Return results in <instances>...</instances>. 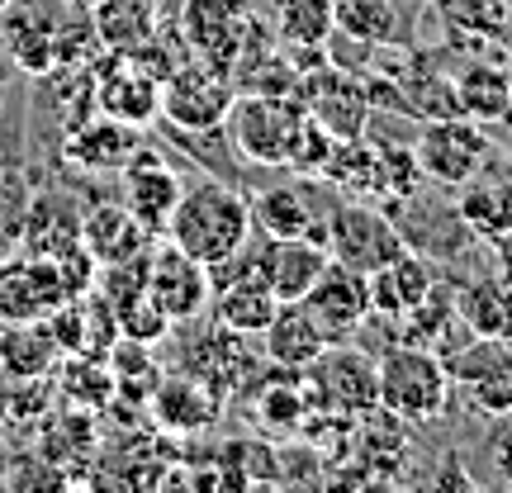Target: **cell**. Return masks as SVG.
Instances as JSON below:
<instances>
[{
	"instance_id": "cell-21",
	"label": "cell",
	"mask_w": 512,
	"mask_h": 493,
	"mask_svg": "<svg viewBox=\"0 0 512 493\" xmlns=\"http://www.w3.org/2000/svg\"><path fill=\"white\" fill-rule=\"evenodd\" d=\"M5 48L15 57V67L24 76H53L57 72V34L62 24L43 10H19V0L5 10Z\"/></svg>"
},
{
	"instance_id": "cell-16",
	"label": "cell",
	"mask_w": 512,
	"mask_h": 493,
	"mask_svg": "<svg viewBox=\"0 0 512 493\" xmlns=\"http://www.w3.org/2000/svg\"><path fill=\"white\" fill-rule=\"evenodd\" d=\"M181 176L171 171V166L152 152V147H138L133 152V162L124 166V204L128 214L143 223L152 238H162L166 223H171V209H176V200H181Z\"/></svg>"
},
{
	"instance_id": "cell-30",
	"label": "cell",
	"mask_w": 512,
	"mask_h": 493,
	"mask_svg": "<svg viewBox=\"0 0 512 493\" xmlns=\"http://www.w3.org/2000/svg\"><path fill=\"white\" fill-rule=\"evenodd\" d=\"M451 100H456V114L475 119V124L512 119V76L494 62H465L451 81Z\"/></svg>"
},
{
	"instance_id": "cell-3",
	"label": "cell",
	"mask_w": 512,
	"mask_h": 493,
	"mask_svg": "<svg viewBox=\"0 0 512 493\" xmlns=\"http://www.w3.org/2000/svg\"><path fill=\"white\" fill-rule=\"evenodd\" d=\"M171 67H176V57H166L157 38L133 53H105V62L91 67L95 110L133 128H147L152 119H162V81Z\"/></svg>"
},
{
	"instance_id": "cell-40",
	"label": "cell",
	"mask_w": 512,
	"mask_h": 493,
	"mask_svg": "<svg viewBox=\"0 0 512 493\" xmlns=\"http://www.w3.org/2000/svg\"><path fill=\"white\" fill-rule=\"evenodd\" d=\"M76 10H95V5H100V0H72Z\"/></svg>"
},
{
	"instance_id": "cell-41",
	"label": "cell",
	"mask_w": 512,
	"mask_h": 493,
	"mask_svg": "<svg viewBox=\"0 0 512 493\" xmlns=\"http://www.w3.org/2000/svg\"><path fill=\"white\" fill-rule=\"evenodd\" d=\"M10 5H15V0H0V15H5V10H10Z\"/></svg>"
},
{
	"instance_id": "cell-13",
	"label": "cell",
	"mask_w": 512,
	"mask_h": 493,
	"mask_svg": "<svg viewBox=\"0 0 512 493\" xmlns=\"http://www.w3.org/2000/svg\"><path fill=\"white\" fill-rule=\"evenodd\" d=\"M147 294L162 304V313L171 323H190L209 309V294H214V280H209V266L185 256L176 242L166 247H152V261H147Z\"/></svg>"
},
{
	"instance_id": "cell-29",
	"label": "cell",
	"mask_w": 512,
	"mask_h": 493,
	"mask_svg": "<svg viewBox=\"0 0 512 493\" xmlns=\"http://www.w3.org/2000/svg\"><path fill=\"white\" fill-rule=\"evenodd\" d=\"M408 29H413V10L403 0H337V34L356 43L394 48L408 43Z\"/></svg>"
},
{
	"instance_id": "cell-2",
	"label": "cell",
	"mask_w": 512,
	"mask_h": 493,
	"mask_svg": "<svg viewBox=\"0 0 512 493\" xmlns=\"http://www.w3.org/2000/svg\"><path fill=\"white\" fill-rule=\"evenodd\" d=\"M252 233V200L228 181L185 185L176 209H171V223H166V242H176L185 256H195L204 266H219Z\"/></svg>"
},
{
	"instance_id": "cell-1",
	"label": "cell",
	"mask_w": 512,
	"mask_h": 493,
	"mask_svg": "<svg viewBox=\"0 0 512 493\" xmlns=\"http://www.w3.org/2000/svg\"><path fill=\"white\" fill-rule=\"evenodd\" d=\"M223 128L238 147V157H247L252 166H294L313 181H318V171H323V162L332 157V143H337L328 128L299 105V95L247 91L233 100Z\"/></svg>"
},
{
	"instance_id": "cell-39",
	"label": "cell",
	"mask_w": 512,
	"mask_h": 493,
	"mask_svg": "<svg viewBox=\"0 0 512 493\" xmlns=\"http://www.w3.org/2000/svg\"><path fill=\"white\" fill-rule=\"evenodd\" d=\"M498 252H503V261H508V271H503V275H512V238L498 242Z\"/></svg>"
},
{
	"instance_id": "cell-9",
	"label": "cell",
	"mask_w": 512,
	"mask_h": 493,
	"mask_svg": "<svg viewBox=\"0 0 512 493\" xmlns=\"http://www.w3.org/2000/svg\"><path fill=\"white\" fill-rule=\"evenodd\" d=\"M309 403L328 408V413H342V418H366L380 408V370L370 361L366 351H323L309 370Z\"/></svg>"
},
{
	"instance_id": "cell-33",
	"label": "cell",
	"mask_w": 512,
	"mask_h": 493,
	"mask_svg": "<svg viewBox=\"0 0 512 493\" xmlns=\"http://www.w3.org/2000/svg\"><path fill=\"white\" fill-rule=\"evenodd\" d=\"M275 29L285 48H328L337 34V0H275Z\"/></svg>"
},
{
	"instance_id": "cell-14",
	"label": "cell",
	"mask_w": 512,
	"mask_h": 493,
	"mask_svg": "<svg viewBox=\"0 0 512 493\" xmlns=\"http://www.w3.org/2000/svg\"><path fill=\"white\" fill-rule=\"evenodd\" d=\"M299 304L313 313L318 328L328 332V342H347L370 318V285L361 271H351L342 261H328V271L318 275V285Z\"/></svg>"
},
{
	"instance_id": "cell-27",
	"label": "cell",
	"mask_w": 512,
	"mask_h": 493,
	"mask_svg": "<svg viewBox=\"0 0 512 493\" xmlns=\"http://www.w3.org/2000/svg\"><path fill=\"white\" fill-rule=\"evenodd\" d=\"M275 309H280V299L271 294L266 280H223L209 294L214 323L228 332H242V337H261V332L271 328Z\"/></svg>"
},
{
	"instance_id": "cell-20",
	"label": "cell",
	"mask_w": 512,
	"mask_h": 493,
	"mask_svg": "<svg viewBox=\"0 0 512 493\" xmlns=\"http://www.w3.org/2000/svg\"><path fill=\"white\" fill-rule=\"evenodd\" d=\"M81 247L95 256V266H114L152 247V233L128 214V204H95L81 219Z\"/></svg>"
},
{
	"instance_id": "cell-26",
	"label": "cell",
	"mask_w": 512,
	"mask_h": 493,
	"mask_svg": "<svg viewBox=\"0 0 512 493\" xmlns=\"http://www.w3.org/2000/svg\"><path fill=\"white\" fill-rule=\"evenodd\" d=\"M252 223L261 238H318L323 242V219L313 214L309 185H271L252 200Z\"/></svg>"
},
{
	"instance_id": "cell-6",
	"label": "cell",
	"mask_w": 512,
	"mask_h": 493,
	"mask_svg": "<svg viewBox=\"0 0 512 493\" xmlns=\"http://www.w3.org/2000/svg\"><path fill=\"white\" fill-rule=\"evenodd\" d=\"M181 34L190 57H200V62L233 76L247 43L256 38V15L247 0H185Z\"/></svg>"
},
{
	"instance_id": "cell-28",
	"label": "cell",
	"mask_w": 512,
	"mask_h": 493,
	"mask_svg": "<svg viewBox=\"0 0 512 493\" xmlns=\"http://www.w3.org/2000/svg\"><path fill=\"white\" fill-rule=\"evenodd\" d=\"M57 342L48 323H0V380H43L57 366Z\"/></svg>"
},
{
	"instance_id": "cell-5",
	"label": "cell",
	"mask_w": 512,
	"mask_h": 493,
	"mask_svg": "<svg viewBox=\"0 0 512 493\" xmlns=\"http://www.w3.org/2000/svg\"><path fill=\"white\" fill-rule=\"evenodd\" d=\"M233 100H238L233 76L200 62V57L176 62L162 81V119L171 128H181V133H214V128H223Z\"/></svg>"
},
{
	"instance_id": "cell-32",
	"label": "cell",
	"mask_w": 512,
	"mask_h": 493,
	"mask_svg": "<svg viewBox=\"0 0 512 493\" xmlns=\"http://www.w3.org/2000/svg\"><path fill=\"white\" fill-rule=\"evenodd\" d=\"M91 29L105 53H133L157 38V0H100Z\"/></svg>"
},
{
	"instance_id": "cell-7",
	"label": "cell",
	"mask_w": 512,
	"mask_h": 493,
	"mask_svg": "<svg viewBox=\"0 0 512 493\" xmlns=\"http://www.w3.org/2000/svg\"><path fill=\"white\" fill-rule=\"evenodd\" d=\"M323 247H328L332 261L370 275V271H380L384 261H394L408 247V238L384 219L380 209L337 204V209H328V219H323Z\"/></svg>"
},
{
	"instance_id": "cell-4",
	"label": "cell",
	"mask_w": 512,
	"mask_h": 493,
	"mask_svg": "<svg viewBox=\"0 0 512 493\" xmlns=\"http://www.w3.org/2000/svg\"><path fill=\"white\" fill-rule=\"evenodd\" d=\"M380 370V408L399 422H437L451 399V375L432 347H389L375 361Z\"/></svg>"
},
{
	"instance_id": "cell-8",
	"label": "cell",
	"mask_w": 512,
	"mask_h": 493,
	"mask_svg": "<svg viewBox=\"0 0 512 493\" xmlns=\"http://www.w3.org/2000/svg\"><path fill=\"white\" fill-rule=\"evenodd\" d=\"M418 171L427 181L446 185V190H460V185L484 171V157H489V143L479 133L475 119L465 114H441V119H427V128L418 133Z\"/></svg>"
},
{
	"instance_id": "cell-22",
	"label": "cell",
	"mask_w": 512,
	"mask_h": 493,
	"mask_svg": "<svg viewBox=\"0 0 512 493\" xmlns=\"http://www.w3.org/2000/svg\"><path fill=\"white\" fill-rule=\"evenodd\" d=\"M261 337H266V361L280 370H309L328 351V332L313 323V313L304 304H280Z\"/></svg>"
},
{
	"instance_id": "cell-23",
	"label": "cell",
	"mask_w": 512,
	"mask_h": 493,
	"mask_svg": "<svg viewBox=\"0 0 512 493\" xmlns=\"http://www.w3.org/2000/svg\"><path fill=\"white\" fill-rule=\"evenodd\" d=\"M190 375H200L204 384H214V389H238L242 380H252L256 375V356L247 351V337L242 332H228V328H214L204 332L200 342L190 347V361H185Z\"/></svg>"
},
{
	"instance_id": "cell-36",
	"label": "cell",
	"mask_w": 512,
	"mask_h": 493,
	"mask_svg": "<svg viewBox=\"0 0 512 493\" xmlns=\"http://www.w3.org/2000/svg\"><path fill=\"white\" fill-rule=\"evenodd\" d=\"M437 10L456 34L475 38H503L512 24L508 0H437Z\"/></svg>"
},
{
	"instance_id": "cell-17",
	"label": "cell",
	"mask_w": 512,
	"mask_h": 493,
	"mask_svg": "<svg viewBox=\"0 0 512 493\" xmlns=\"http://www.w3.org/2000/svg\"><path fill=\"white\" fill-rule=\"evenodd\" d=\"M138 147H143V128L124 124V119H110V114H100V110L86 114L81 124H72L67 138H62L67 162L81 166V171H95V176L124 171Z\"/></svg>"
},
{
	"instance_id": "cell-34",
	"label": "cell",
	"mask_w": 512,
	"mask_h": 493,
	"mask_svg": "<svg viewBox=\"0 0 512 493\" xmlns=\"http://www.w3.org/2000/svg\"><path fill=\"white\" fill-rule=\"evenodd\" d=\"M81 242V219L62 200H38L24 219V252L29 256H62Z\"/></svg>"
},
{
	"instance_id": "cell-35",
	"label": "cell",
	"mask_w": 512,
	"mask_h": 493,
	"mask_svg": "<svg viewBox=\"0 0 512 493\" xmlns=\"http://www.w3.org/2000/svg\"><path fill=\"white\" fill-rule=\"evenodd\" d=\"M451 323H456V294L441 290V285H432L427 299L413 304V309L399 318V332H403V342H408V347H437Z\"/></svg>"
},
{
	"instance_id": "cell-15",
	"label": "cell",
	"mask_w": 512,
	"mask_h": 493,
	"mask_svg": "<svg viewBox=\"0 0 512 493\" xmlns=\"http://www.w3.org/2000/svg\"><path fill=\"white\" fill-rule=\"evenodd\" d=\"M219 408H223V394L214 384H204L200 375H162L157 389H152V399H147V413L152 422L162 427V432H176V437H195L204 427H214L219 422Z\"/></svg>"
},
{
	"instance_id": "cell-12",
	"label": "cell",
	"mask_w": 512,
	"mask_h": 493,
	"mask_svg": "<svg viewBox=\"0 0 512 493\" xmlns=\"http://www.w3.org/2000/svg\"><path fill=\"white\" fill-rule=\"evenodd\" d=\"M299 105L328 128L332 138H366V119H370V91L347 76L342 67H318V72H299Z\"/></svg>"
},
{
	"instance_id": "cell-37",
	"label": "cell",
	"mask_w": 512,
	"mask_h": 493,
	"mask_svg": "<svg viewBox=\"0 0 512 493\" xmlns=\"http://www.w3.org/2000/svg\"><path fill=\"white\" fill-rule=\"evenodd\" d=\"M114 323H119V337H124V342H138V347H147V351L157 347V342H166L171 328H176L147 290L124 299V304H114Z\"/></svg>"
},
{
	"instance_id": "cell-18",
	"label": "cell",
	"mask_w": 512,
	"mask_h": 493,
	"mask_svg": "<svg viewBox=\"0 0 512 493\" xmlns=\"http://www.w3.org/2000/svg\"><path fill=\"white\" fill-rule=\"evenodd\" d=\"M328 247L318 238H266L261 252V275L280 304H299L318 285V275L328 271Z\"/></svg>"
},
{
	"instance_id": "cell-10",
	"label": "cell",
	"mask_w": 512,
	"mask_h": 493,
	"mask_svg": "<svg viewBox=\"0 0 512 493\" xmlns=\"http://www.w3.org/2000/svg\"><path fill=\"white\" fill-rule=\"evenodd\" d=\"M451 389H465V399L484 418L512 413V342L498 337H470V347L441 356Z\"/></svg>"
},
{
	"instance_id": "cell-19",
	"label": "cell",
	"mask_w": 512,
	"mask_h": 493,
	"mask_svg": "<svg viewBox=\"0 0 512 493\" xmlns=\"http://www.w3.org/2000/svg\"><path fill=\"white\" fill-rule=\"evenodd\" d=\"M366 285H370V318L399 323L413 304L427 299V290L437 285V275H432V261H427V256L403 247L394 261H384L380 271L366 275Z\"/></svg>"
},
{
	"instance_id": "cell-31",
	"label": "cell",
	"mask_w": 512,
	"mask_h": 493,
	"mask_svg": "<svg viewBox=\"0 0 512 493\" xmlns=\"http://www.w3.org/2000/svg\"><path fill=\"white\" fill-rule=\"evenodd\" d=\"M53 394L67 408L81 413H105L114 403V370L105 356H57L53 366Z\"/></svg>"
},
{
	"instance_id": "cell-11",
	"label": "cell",
	"mask_w": 512,
	"mask_h": 493,
	"mask_svg": "<svg viewBox=\"0 0 512 493\" xmlns=\"http://www.w3.org/2000/svg\"><path fill=\"white\" fill-rule=\"evenodd\" d=\"M67 280L53 256H5L0 261V323H38L67 304Z\"/></svg>"
},
{
	"instance_id": "cell-24",
	"label": "cell",
	"mask_w": 512,
	"mask_h": 493,
	"mask_svg": "<svg viewBox=\"0 0 512 493\" xmlns=\"http://www.w3.org/2000/svg\"><path fill=\"white\" fill-rule=\"evenodd\" d=\"M456 219L475 233L479 242H508L512 238V185L498 176H470L456 195Z\"/></svg>"
},
{
	"instance_id": "cell-38",
	"label": "cell",
	"mask_w": 512,
	"mask_h": 493,
	"mask_svg": "<svg viewBox=\"0 0 512 493\" xmlns=\"http://www.w3.org/2000/svg\"><path fill=\"white\" fill-rule=\"evenodd\" d=\"M484 465H489L494 484H508L512 489V413L494 418V432L484 441Z\"/></svg>"
},
{
	"instance_id": "cell-25",
	"label": "cell",
	"mask_w": 512,
	"mask_h": 493,
	"mask_svg": "<svg viewBox=\"0 0 512 493\" xmlns=\"http://www.w3.org/2000/svg\"><path fill=\"white\" fill-rule=\"evenodd\" d=\"M456 323L470 337L512 342V275H484L456 290Z\"/></svg>"
}]
</instances>
